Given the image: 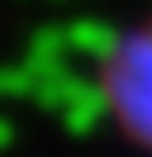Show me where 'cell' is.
<instances>
[{
	"label": "cell",
	"instance_id": "6da1fadb",
	"mask_svg": "<svg viewBox=\"0 0 152 157\" xmlns=\"http://www.w3.org/2000/svg\"><path fill=\"white\" fill-rule=\"evenodd\" d=\"M100 95L124 138L152 157V19L114 38L100 62Z\"/></svg>",
	"mask_w": 152,
	"mask_h": 157
}]
</instances>
